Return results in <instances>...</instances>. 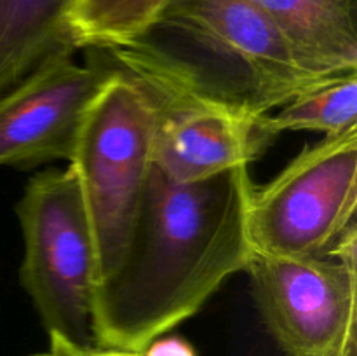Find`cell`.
<instances>
[{
    "instance_id": "1",
    "label": "cell",
    "mask_w": 357,
    "mask_h": 356,
    "mask_svg": "<svg viewBox=\"0 0 357 356\" xmlns=\"http://www.w3.org/2000/svg\"><path fill=\"white\" fill-rule=\"evenodd\" d=\"M255 187L250 166L195 181H173L153 168L128 251L94 290V348L143 353L246 271Z\"/></svg>"
},
{
    "instance_id": "2",
    "label": "cell",
    "mask_w": 357,
    "mask_h": 356,
    "mask_svg": "<svg viewBox=\"0 0 357 356\" xmlns=\"http://www.w3.org/2000/svg\"><path fill=\"white\" fill-rule=\"evenodd\" d=\"M98 51L149 103L155 168L169 180L195 181L250 166L278 138L268 114L251 108L150 35Z\"/></svg>"
},
{
    "instance_id": "3",
    "label": "cell",
    "mask_w": 357,
    "mask_h": 356,
    "mask_svg": "<svg viewBox=\"0 0 357 356\" xmlns=\"http://www.w3.org/2000/svg\"><path fill=\"white\" fill-rule=\"evenodd\" d=\"M66 161L93 237L98 288L128 251L155 168L152 112L114 66L87 103Z\"/></svg>"
},
{
    "instance_id": "4",
    "label": "cell",
    "mask_w": 357,
    "mask_h": 356,
    "mask_svg": "<svg viewBox=\"0 0 357 356\" xmlns=\"http://www.w3.org/2000/svg\"><path fill=\"white\" fill-rule=\"evenodd\" d=\"M24 253L20 281L49 335L91 348L96 269L89 223L75 177L44 170L31 177L16 206Z\"/></svg>"
},
{
    "instance_id": "5",
    "label": "cell",
    "mask_w": 357,
    "mask_h": 356,
    "mask_svg": "<svg viewBox=\"0 0 357 356\" xmlns=\"http://www.w3.org/2000/svg\"><path fill=\"white\" fill-rule=\"evenodd\" d=\"M357 126L305 147L271 181L255 187V253L326 255L356 222Z\"/></svg>"
},
{
    "instance_id": "6",
    "label": "cell",
    "mask_w": 357,
    "mask_h": 356,
    "mask_svg": "<svg viewBox=\"0 0 357 356\" xmlns=\"http://www.w3.org/2000/svg\"><path fill=\"white\" fill-rule=\"evenodd\" d=\"M153 30L194 45L216 66L211 79L260 114L324 80L303 68L253 0H173Z\"/></svg>"
},
{
    "instance_id": "7",
    "label": "cell",
    "mask_w": 357,
    "mask_h": 356,
    "mask_svg": "<svg viewBox=\"0 0 357 356\" xmlns=\"http://www.w3.org/2000/svg\"><path fill=\"white\" fill-rule=\"evenodd\" d=\"M246 272L261 320L288 356H335L357 330V271L337 258L255 253Z\"/></svg>"
},
{
    "instance_id": "8",
    "label": "cell",
    "mask_w": 357,
    "mask_h": 356,
    "mask_svg": "<svg viewBox=\"0 0 357 356\" xmlns=\"http://www.w3.org/2000/svg\"><path fill=\"white\" fill-rule=\"evenodd\" d=\"M63 49L0 94V166L66 161L87 103L110 75L107 63H79Z\"/></svg>"
},
{
    "instance_id": "9",
    "label": "cell",
    "mask_w": 357,
    "mask_h": 356,
    "mask_svg": "<svg viewBox=\"0 0 357 356\" xmlns=\"http://www.w3.org/2000/svg\"><path fill=\"white\" fill-rule=\"evenodd\" d=\"M296 59L328 79L357 72V0H253Z\"/></svg>"
},
{
    "instance_id": "10",
    "label": "cell",
    "mask_w": 357,
    "mask_h": 356,
    "mask_svg": "<svg viewBox=\"0 0 357 356\" xmlns=\"http://www.w3.org/2000/svg\"><path fill=\"white\" fill-rule=\"evenodd\" d=\"M73 0H0V94L40 61L75 49Z\"/></svg>"
},
{
    "instance_id": "11",
    "label": "cell",
    "mask_w": 357,
    "mask_h": 356,
    "mask_svg": "<svg viewBox=\"0 0 357 356\" xmlns=\"http://www.w3.org/2000/svg\"><path fill=\"white\" fill-rule=\"evenodd\" d=\"M173 0H73L77 49H108L146 37Z\"/></svg>"
},
{
    "instance_id": "12",
    "label": "cell",
    "mask_w": 357,
    "mask_h": 356,
    "mask_svg": "<svg viewBox=\"0 0 357 356\" xmlns=\"http://www.w3.org/2000/svg\"><path fill=\"white\" fill-rule=\"evenodd\" d=\"M275 135L282 131H319L342 135L357 126V72L328 77L268 114Z\"/></svg>"
},
{
    "instance_id": "13",
    "label": "cell",
    "mask_w": 357,
    "mask_h": 356,
    "mask_svg": "<svg viewBox=\"0 0 357 356\" xmlns=\"http://www.w3.org/2000/svg\"><path fill=\"white\" fill-rule=\"evenodd\" d=\"M143 356H197L194 346L178 335H160L150 342Z\"/></svg>"
},
{
    "instance_id": "14",
    "label": "cell",
    "mask_w": 357,
    "mask_h": 356,
    "mask_svg": "<svg viewBox=\"0 0 357 356\" xmlns=\"http://www.w3.org/2000/svg\"><path fill=\"white\" fill-rule=\"evenodd\" d=\"M49 342H51V349H49V355L51 356H80V349L82 348L65 341L63 337L49 335Z\"/></svg>"
},
{
    "instance_id": "15",
    "label": "cell",
    "mask_w": 357,
    "mask_h": 356,
    "mask_svg": "<svg viewBox=\"0 0 357 356\" xmlns=\"http://www.w3.org/2000/svg\"><path fill=\"white\" fill-rule=\"evenodd\" d=\"M80 356H143V353H131V351H119V349H101V348H82Z\"/></svg>"
},
{
    "instance_id": "16",
    "label": "cell",
    "mask_w": 357,
    "mask_h": 356,
    "mask_svg": "<svg viewBox=\"0 0 357 356\" xmlns=\"http://www.w3.org/2000/svg\"><path fill=\"white\" fill-rule=\"evenodd\" d=\"M335 356H357V330L351 332L342 342L340 349L335 353Z\"/></svg>"
},
{
    "instance_id": "17",
    "label": "cell",
    "mask_w": 357,
    "mask_h": 356,
    "mask_svg": "<svg viewBox=\"0 0 357 356\" xmlns=\"http://www.w3.org/2000/svg\"><path fill=\"white\" fill-rule=\"evenodd\" d=\"M33 356H51L49 353H40V355H33Z\"/></svg>"
}]
</instances>
